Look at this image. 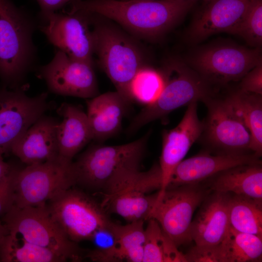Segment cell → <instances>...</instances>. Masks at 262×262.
<instances>
[{"instance_id": "9c48e42d", "label": "cell", "mask_w": 262, "mask_h": 262, "mask_svg": "<svg viewBox=\"0 0 262 262\" xmlns=\"http://www.w3.org/2000/svg\"><path fill=\"white\" fill-rule=\"evenodd\" d=\"M46 205L54 222L75 243L90 241L97 230L112 222L101 204L71 188L58 194Z\"/></svg>"}, {"instance_id": "e575fe53", "label": "cell", "mask_w": 262, "mask_h": 262, "mask_svg": "<svg viewBox=\"0 0 262 262\" xmlns=\"http://www.w3.org/2000/svg\"><path fill=\"white\" fill-rule=\"evenodd\" d=\"M240 81L238 88L241 90L262 95V63L247 72Z\"/></svg>"}, {"instance_id": "ffe728a7", "label": "cell", "mask_w": 262, "mask_h": 262, "mask_svg": "<svg viewBox=\"0 0 262 262\" xmlns=\"http://www.w3.org/2000/svg\"><path fill=\"white\" fill-rule=\"evenodd\" d=\"M229 193L214 192L207 197L195 218L192 220L190 235L196 245L220 244L229 227Z\"/></svg>"}, {"instance_id": "4dcf8cb0", "label": "cell", "mask_w": 262, "mask_h": 262, "mask_svg": "<svg viewBox=\"0 0 262 262\" xmlns=\"http://www.w3.org/2000/svg\"><path fill=\"white\" fill-rule=\"evenodd\" d=\"M113 223L97 230L92 236L91 241L95 248L86 255L91 261L100 262L122 261L117 239L113 229Z\"/></svg>"}, {"instance_id": "ba28073f", "label": "cell", "mask_w": 262, "mask_h": 262, "mask_svg": "<svg viewBox=\"0 0 262 262\" xmlns=\"http://www.w3.org/2000/svg\"><path fill=\"white\" fill-rule=\"evenodd\" d=\"M76 185L72 161L58 156L16 170L15 202L18 207L45 205L59 193Z\"/></svg>"}, {"instance_id": "484cf974", "label": "cell", "mask_w": 262, "mask_h": 262, "mask_svg": "<svg viewBox=\"0 0 262 262\" xmlns=\"http://www.w3.org/2000/svg\"><path fill=\"white\" fill-rule=\"evenodd\" d=\"M2 262H62L66 260L53 251L8 233L0 241Z\"/></svg>"}, {"instance_id": "d590c367", "label": "cell", "mask_w": 262, "mask_h": 262, "mask_svg": "<svg viewBox=\"0 0 262 262\" xmlns=\"http://www.w3.org/2000/svg\"><path fill=\"white\" fill-rule=\"evenodd\" d=\"M72 0H36L40 8V14H44L57 11Z\"/></svg>"}, {"instance_id": "2e32d148", "label": "cell", "mask_w": 262, "mask_h": 262, "mask_svg": "<svg viewBox=\"0 0 262 262\" xmlns=\"http://www.w3.org/2000/svg\"><path fill=\"white\" fill-rule=\"evenodd\" d=\"M197 104L196 102L189 104L177 126L163 132L159 163L162 180L158 199L167 189L176 167L183 160L192 145L201 135L203 123L197 115Z\"/></svg>"}, {"instance_id": "44dd1931", "label": "cell", "mask_w": 262, "mask_h": 262, "mask_svg": "<svg viewBox=\"0 0 262 262\" xmlns=\"http://www.w3.org/2000/svg\"><path fill=\"white\" fill-rule=\"evenodd\" d=\"M131 103L116 91L98 95L87 102L92 140L103 142L116 134Z\"/></svg>"}, {"instance_id": "d6986e66", "label": "cell", "mask_w": 262, "mask_h": 262, "mask_svg": "<svg viewBox=\"0 0 262 262\" xmlns=\"http://www.w3.org/2000/svg\"><path fill=\"white\" fill-rule=\"evenodd\" d=\"M58 121L42 115L11 146L10 152L27 165L43 163L59 156Z\"/></svg>"}, {"instance_id": "4fadbf2b", "label": "cell", "mask_w": 262, "mask_h": 262, "mask_svg": "<svg viewBox=\"0 0 262 262\" xmlns=\"http://www.w3.org/2000/svg\"><path fill=\"white\" fill-rule=\"evenodd\" d=\"M40 15V29L51 44L73 59L93 65V35L86 13L55 12Z\"/></svg>"}, {"instance_id": "8fae6325", "label": "cell", "mask_w": 262, "mask_h": 262, "mask_svg": "<svg viewBox=\"0 0 262 262\" xmlns=\"http://www.w3.org/2000/svg\"><path fill=\"white\" fill-rule=\"evenodd\" d=\"M208 191L198 183L167 188L159 198L150 214L177 247L192 241L190 228L195 210Z\"/></svg>"}, {"instance_id": "5bb4252c", "label": "cell", "mask_w": 262, "mask_h": 262, "mask_svg": "<svg viewBox=\"0 0 262 262\" xmlns=\"http://www.w3.org/2000/svg\"><path fill=\"white\" fill-rule=\"evenodd\" d=\"M47 98L46 93L29 97L22 88H0V149L4 154L50 109Z\"/></svg>"}, {"instance_id": "1f68e13d", "label": "cell", "mask_w": 262, "mask_h": 262, "mask_svg": "<svg viewBox=\"0 0 262 262\" xmlns=\"http://www.w3.org/2000/svg\"><path fill=\"white\" fill-rule=\"evenodd\" d=\"M233 34L240 36L249 45H262V0H252Z\"/></svg>"}, {"instance_id": "e0dca14e", "label": "cell", "mask_w": 262, "mask_h": 262, "mask_svg": "<svg viewBox=\"0 0 262 262\" xmlns=\"http://www.w3.org/2000/svg\"><path fill=\"white\" fill-rule=\"evenodd\" d=\"M252 0H207L186 33L188 42L197 44L213 34H233Z\"/></svg>"}, {"instance_id": "f546056e", "label": "cell", "mask_w": 262, "mask_h": 262, "mask_svg": "<svg viewBox=\"0 0 262 262\" xmlns=\"http://www.w3.org/2000/svg\"><path fill=\"white\" fill-rule=\"evenodd\" d=\"M164 81L160 70L146 65L136 73L130 85L131 102L135 101L145 106L153 103L160 95Z\"/></svg>"}, {"instance_id": "7a4b0ae2", "label": "cell", "mask_w": 262, "mask_h": 262, "mask_svg": "<svg viewBox=\"0 0 262 262\" xmlns=\"http://www.w3.org/2000/svg\"><path fill=\"white\" fill-rule=\"evenodd\" d=\"M149 135L120 145L89 147L73 162L76 184L103 196L112 193L140 170Z\"/></svg>"}, {"instance_id": "3957f363", "label": "cell", "mask_w": 262, "mask_h": 262, "mask_svg": "<svg viewBox=\"0 0 262 262\" xmlns=\"http://www.w3.org/2000/svg\"><path fill=\"white\" fill-rule=\"evenodd\" d=\"M34 18L12 0H0V80L2 86L22 88L36 61Z\"/></svg>"}, {"instance_id": "d6a6232c", "label": "cell", "mask_w": 262, "mask_h": 262, "mask_svg": "<svg viewBox=\"0 0 262 262\" xmlns=\"http://www.w3.org/2000/svg\"><path fill=\"white\" fill-rule=\"evenodd\" d=\"M16 170L12 167L8 174L0 180V216L6 213L14 204Z\"/></svg>"}, {"instance_id": "7c38bea8", "label": "cell", "mask_w": 262, "mask_h": 262, "mask_svg": "<svg viewBox=\"0 0 262 262\" xmlns=\"http://www.w3.org/2000/svg\"><path fill=\"white\" fill-rule=\"evenodd\" d=\"M162 185V173L158 164L148 171H137L112 193L103 196L101 205L129 222L148 220L158 199Z\"/></svg>"}, {"instance_id": "6da1fadb", "label": "cell", "mask_w": 262, "mask_h": 262, "mask_svg": "<svg viewBox=\"0 0 262 262\" xmlns=\"http://www.w3.org/2000/svg\"><path fill=\"white\" fill-rule=\"evenodd\" d=\"M196 0H72L70 12L104 16L149 39L162 37L177 25Z\"/></svg>"}, {"instance_id": "cb8c5ba5", "label": "cell", "mask_w": 262, "mask_h": 262, "mask_svg": "<svg viewBox=\"0 0 262 262\" xmlns=\"http://www.w3.org/2000/svg\"><path fill=\"white\" fill-rule=\"evenodd\" d=\"M225 97L250 132V151L260 158L262 154V95L244 92L238 88Z\"/></svg>"}, {"instance_id": "74e56055", "label": "cell", "mask_w": 262, "mask_h": 262, "mask_svg": "<svg viewBox=\"0 0 262 262\" xmlns=\"http://www.w3.org/2000/svg\"><path fill=\"white\" fill-rule=\"evenodd\" d=\"M8 233L7 229L2 221H0V241Z\"/></svg>"}, {"instance_id": "7402d4cb", "label": "cell", "mask_w": 262, "mask_h": 262, "mask_svg": "<svg viewBox=\"0 0 262 262\" xmlns=\"http://www.w3.org/2000/svg\"><path fill=\"white\" fill-rule=\"evenodd\" d=\"M58 112L62 117L57 127L59 156L67 161L92 140L86 114L80 108L63 103Z\"/></svg>"}, {"instance_id": "836d02e7", "label": "cell", "mask_w": 262, "mask_h": 262, "mask_svg": "<svg viewBox=\"0 0 262 262\" xmlns=\"http://www.w3.org/2000/svg\"><path fill=\"white\" fill-rule=\"evenodd\" d=\"M219 244L211 246L196 245L185 254L186 262H221Z\"/></svg>"}, {"instance_id": "83f0119b", "label": "cell", "mask_w": 262, "mask_h": 262, "mask_svg": "<svg viewBox=\"0 0 262 262\" xmlns=\"http://www.w3.org/2000/svg\"><path fill=\"white\" fill-rule=\"evenodd\" d=\"M229 218L235 230L262 237V202L234 195L230 198Z\"/></svg>"}, {"instance_id": "277c9868", "label": "cell", "mask_w": 262, "mask_h": 262, "mask_svg": "<svg viewBox=\"0 0 262 262\" xmlns=\"http://www.w3.org/2000/svg\"><path fill=\"white\" fill-rule=\"evenodd\" d=\"M160 71L164 81L162 92L153 103L146 106L132 120L126 131L128 134L179 108L203 102L215 95L213 86L182 60L169 59Z\"/></svg>"}, {"instance_id": "ac0fdd59", "label": "cell", "mask_w": 262, "mask_h": 262, "mask_svg": "<svg viewBox=\"0 0 262 262\" xmlns=\"http://www.w3.org/2000/svg\"><path fill=\"white\" fill-rule=\"evenodd\" d=\"M257 164H262L260 158L252 152L211 155L205 151L180 162L174 170L167 189L199 183L229 168Z\"/></svg>"}, {"instance_id": "52a82bcc", "label": "cell", "mask_w": 262, "mask_h": 262, "mask_svg": "<svg viewBox=\"0 0 262 262\" xmlns=\"http://www.w3.org/2000/svg\"><path fill=\"white\" fill-rule=\"evenodd\" d=\"M8 232L34 245L50 249L66 261L82 260L81 251L51 217L46 204L18 207L14 204L3 216Z\"/></svg>"}, {"instance_id": "30bf717a", "label": "cell", "mask_w": 262, "mask_h": 262, "mask_svg": "<svg viewBox=\"0 0 262 262\" xmlns=\"http://www.w3.org/2000/svg\"><path fill=\"white\" fill-rule=\"evenodd\" d=\"M203 102L207 108V114L202 121V131L198 140L206 150L225 154L252 152L250 132L225 97L213 95Z\"/></svg>"}, {"instance_id": "f1b7e54d", "label": "cell", "mask_w": 262, "mask_h": 262, "mask_svg": "<svg viewBox=\"0 0 262 262\" xmlns=\"http://www.w3.org/2000/svg\"><path fill=\"white\" fill-rule=\"evenodd\" d=\"M144 221L137 220L126 225L113 223L122 261L142 262L145 243Z\"/></svg>"}, {"instance_id": "603a6c76", "label": "cell", "mask_w": 262, "mask_h": 262, "mask_svg": "<svg viewBox=\"0 0 262 262\" xmlns=\"http://www.w3.org/2000/svg\"><path fill=\"white\" fill-rule=\"evenodd\" d=\"M206 180L214 192L233 193L262 202V164L236 166Z\"/></svg>"}, {"instance_id": "d4e9b609", "label": "cell", "mask_w": 262, "mask_h": 262, "mask_svg": "<svg viewBox=\"0 0 262 262\" xmlns=\"http://www.w3.org/2000/svg\"><path fill=\"white\" fill-rule=\"evenodd\" d=\"M221 262H261L262 237L229 227L219 244Z\"/></svg>"}, {"instance_id": "8d00e7d4", "label": "cell", "mask_w": 262, "mask_h": 262, "mask_svg": "<svg viewBox=\"0 0 262 262\" xmlns=\"http://www.w3.org/2000/svg\"><path fill=\"white\" fill-rule=\"evenodd\" d=\"M3 151L0 149V180L9 172L12 166L4 161Z\"/></svg>"}, {"instance_id": "9a60e30c", "label": "cell", "mask_w": 262, "mask_h": 262, "mask_svg": "<svg viewBox=\"0 0 262 262\" xmlns=\"http://www.w3.org/2000/svg\"><path fill=\"white\" fill-rule=\"evenodd\" d=\"M38 76L57 95L84 98L98 95L93 65L73 59L58 49L52 59L39 67Z\"/></svg>"}, {"instance_id": "8992f818", "label": "cell", "mask_w": 262, "mask_h": 262, "mask_svg": "<svg viewBox=\"0 0 262 262\" xmlns=\"http://www.w3.org/2000/svg\"><path fill=\"white\" fill-rule=\"evenodd\" d=\"M186 63L212 86L239 81L262 63L261 48L230 43L208 45L194 50Z\"/></svg>"}, {"instance_id": "5b68a950", "label": "cell", "mask_w": 262, "mask_h": 262, "mask_svg": "<svg viewBox=\"0 0 262 262\" xmlns=\"http://www.w3.org/2000/svg\"><path fill=\"white\" fill-rule=\"evenodd\" d=\"M92 32L94 53L100 66L116 91L131 103L130 83L146 65L141 49L130 37L111 26L95 24Z\"/></svg>"}, {"instance_id": "f35d334b", "label": "cell", "mask_w": 262, "mask_h": 262, "mask_svg": "<svg viewBox=\"0 0 262 262\" xmlns=\"http://www.w3.org/2000/svg\"><path fill=\"white\" fill-rule=\"evenodd\" d=\"M204 0L205 1V0Z\"/></svg>"}, {"instance_id": "4316f807", "label": "cell", "mask_w": 262, "mask_h": 262, "mask_svg": "<svg viewBox=\"0 0 262 262\" xmlns=\"http://www.w3.org/2000/svg\"><path fill=\"white\" fill-rule=\"evenodd\" d=\"M147 221L142 262H186L185 254L179 250L158 222L153 218Z\"/></svg>"}]
</instances>
